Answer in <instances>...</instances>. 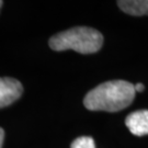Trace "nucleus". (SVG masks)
<instances>
[{"label":"nucleus","instance_id":"obj_1","mask_svg":"<svg viewBox=\"0 0 148 148\" xmlns=\"http://www.w3.org/2000/svg\"><path fill=\"white\" fill-rule=\"evenodd\" d=\"M135 93V87L131 82L111 80L90 90L84 99V106L90 111L117 112L132 103Z\"/></svg>","mask_w":148,"mask_h":148},{"label":"nucleus","instance_id":"obj_2","mask_svg":"<svg viewBox=\"0 0 148 148\" xmlns=\"http://www.w3.org/2000/svg\"><path fill=\"white\" fill-rule=\"evenodd\" d=\"M103 44V36L95 29L88 27H76L55 34L48 41L53 51L63 52L73 49L80 54L97 53Z\"/></svg>","mask_w":148,"mask_h":148},{"label":"nucleus","instance_id":"obj_3","mask_svg":"<svg viewBox=\"0 0 148 148\" xmlns=\"http://www.w3.org/2000/svg\"><path fill=\"white\" fill-rule=\"evenodd\" d=\"M23 93L19 80L11 77H0V109L12 104Z\"/></svg>","mask_w":148,"mask_h":148},{"label":"nucleus","instance_id":"obj_9","mask_svg":"<svg viewBox=\"0 0 148 148\" xmlns=\"http://www.w3.org/2000/svg\"><path fill=\"white\" fill-rule=\"evenodd\" d=\"M2 5H3V2H2V1L0 0V9H1V7H2Z\"/></svg>","mask_w":148,"mask_h":148},{"label":"nucleus","instance_id":"obj_6","mask_svg":"<svg viewBox=\"0 0 148 148\" xmlns=\"http://www.w3.org/2000/svg\"><path fill=\"white\" fill-rule=\"evenodd\" d=\"M70 148H95V144L90 136H80L71 143Z\"/></svg>","mask_w":148,"mask_h":148},{"label":"nucleus","instance_id":"obj_4","mask_svg":"<svg viewBox=\"0 0 148 148\" xmlns=\"http://www.w3.org/2000/svg\"><path fill=\"white\" fill-rule=\"evenodd\" d=\"M125 124L135 136L148 135V110H139L131 113L127 115Z\"/></svg>","mask_w":148,"mask_h":148},{"label":"nucleus","instance_id":"obj_8","mask_svg":"<svg viewBox=\"0 0 148 148\" xmlns=\"http://www.w3.org/2000/svg\"><path fill=\"white\" fill-rule=\"evenodd\" d=\"M134 87H135V91L136 92H142L145 89V86L143 84H136V85H134Z\"/></svg>","mask_w":148,"mask_h":148},{"label":"nucleus","instance_id":"obj_5","mask_svg":"<svg viewBox=\"0 0 148 148\" xmlns=\"http://www.w3.org/2000/svg\"><path fill=\"white\" fill-rule=\"evenodd\" d=\"M117 5L127 14L135 16H148V0H122L117 1Z\"/></svg>","mask_w":148,"mask_h":148},{"label":"nucleus","instance_id":"obj_7","mask_svg":"<svg viewBox=\"0 0 148 148\" xmlns=\"http://www.w3.org/2000/svg\"><path fill=\"white\" fill-rule=\"evenodd\" d=\"M3 140H5V131L0 127V148H2Z\"/></svg>","mask_w":148,"mask_h":148}]
</instances>
